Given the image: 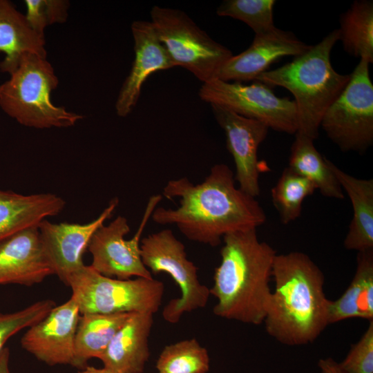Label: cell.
I'll list each match as a JSON object with an SVG mask.
<instances>
[{"instance_id":"6da1fadb","label":"cell","mask_w":373,"mask_h":373,"mask_svg":"<svg viewBox=\"0 0 373 373\" xmlns=\"http://www.w3.org/2000/svg\"><path fill=\"white\" fill-rule=\"evenodd\" d=\"M168 199L178 198L175 209L156 207L151 218L161 225H175L191 241L217 247L229 233L256 229L266 215L256 198L235 185L225 164L213 166L200 184L187 178L169 180L163 189Z\"/></svg>"},{"instance_id":"7a4b0ae2","label":"cell","mask_w":373,"mask_h":373,"mask_svg":"<svg viewBox=\"0 0 373 373\" xmlns=\"http://www.w3.org/2000/svg\"><path fill=\"white\" fill-rule=\"evenodd\" d=\"M271 293L263 323L268 334L288 345L316 340L329 325V301L321 269L305 254H276Z\"/></svg>"},{"instance_id":"3957f363","label":"cell","mask_w":373,"mask_h":373,"mask_svg":"<svg viewBox=\"0 0 373 373\" xmlns=\"http://www.w3.org/2000/svg\"><path fill=\"white\" fill-rule=\"evenodd\" d=\"M221 260L210 294L217 299L213 314L251 325L263 323L271 290L269 282L276 251L258 240L256 229L223 237Z\"/></svg>"},{"instance_id":"277c9868","label":"cell","mask_w":373,"mask_h":373,"mask_svg":"<svg viewBox=\"0 0 373 373\" xmlns=\"http://www.w3.org/2000/svg\"><path fill=\"white\" fill-rule=\"evenodd\" d=\"M339 41L336 29L304 53L274 70L259 75L254 81L268 86H280L288 90L295 99L298 130L296 134L313 140L318 136L322 117L350 80L333 68L330 56Z\"/></svg>"},{"instance_id":"5b68a950","label":"cell","mask_w":373,"mask_h":373,"mask_svg":"<svg viewBox=\"0 0 373 373\" xmlns=\"http://www.w3.org/2000/svg\"><path fill=\"white\" fill-rule=\"evenodd\" d=\"M10 75L0 85V107L20 124L39 129L66 128L83 118L51 102L59 79L46 58L26 53Z\"/></svg>"},{"instance_id":"8992f818","label":"cell","mask_w":373,"mask_h":373,"mask_svg":"<svg viewBox=\"0 0 373 373\" xmlns=\"http://www.w3.org/2000/svg\"><path fill=\"white\" fill-rule=\"evenodd\" d=\"M66 285L81 314L157 312L164 285L160 280L136 278L121 280L104 276L90 265L73 274Z\"/></svg>"},{"instance_id":"52a82bcc","label":"cell","mask_w":373,"mask_h":373,"mask_svg":"<svg viewBox=\"0 0 373 373\" xmlns=\"http://www.w3.org/2000/svg\"><path fill=\"white\" fill-rule=\"evenodd\" d=\"M151 23L175 66L190 71L203 83L216 79L233 56L227 47L212 39L184 12L155 6Z\"/></svg>"},{"instance_id":"ba28073f","label":"cell","mask_w":373,"mask_h":373,"mask_svg":"<svg viewBox=\"0 0 373 373\" xmlns=\"http://www.w3.org/2000/svg\"><path fill=\"white\" fill-rule=\"evenodd\" d=\"M361 59L347 85L324 113L321 126L343 152L365 153L373 144V84Z\"/></svg>"},{"instance_id":"9c48e42d","label":"cell","mask_w":373,"mask_h":373,"mask_svg":"<svg viewBox=\"0 0 373 373\" xmlns=\"http://www.w3.org/2000/svg\"><path fill=\"white\" fill-rule=\"evenodd\" d=\"M140 250L142 262L151 274H169L180 289V296L171 300L164 307V320L176 323L184 313L207 305L210 289L200 283L198 267L188 258L184 244L171 229H165L143 238Z\"/></svg>"},{"instance_id":"30bf717a","label":"cell","mask_w":373,"mask_h":373,"mask_svg":"<svg viewBox=\"0 0 373 373\" xmlns=\"http://www.w3.org/2000/svg\"><path fill=\"white\" fill-rule=\"evenodd\" d=\"M200 99L230 110L247 118L259 121L269 128L289 134L298 130L295 102L279 97L267 85L255 81L250 85L214 79L203 83Z\"/></svg>"},{"instance_id":"8fae6325","label":"cell","mask_w":373,"mask_h":373,"mask_svg":"<svg viewBox=\"0 0 373 373\" xmlns=\"http://www.w3.org/2000/svg\"><path fill=\"white\" fill-rule=\"evenodd\" d=\"M161 195L151 196L136 233L130 240L127 219L118 216L108 225H102L93 234L88 250L92 256L90 265L98 273L111 278L127 280L131 277L153 278L141 258L140 240L151 215L161 201Z\"/></svg>"},{"instance_id":"7c38bea8","label":"cell","mask_w":373,"mask_h":373,"mask_svg":"<svg viewBox=\"0 0 373 373\" xmlns=\"http://www.w3.org/2000/svg\"><path fill=\"white\" fill-rule=\"evenodd\" d=\"M119 200L113 198L99 216L86 224L52 223L46 219L38 224L41 244L54 274L66 285L85 265L83 255L95 232L110 218Z\"/></svg>"},{"instance_id":"4fadbf2b","label":"cell","mask_w":373,"mask_h":373,"mask_svg":"<svg viewBox=\"0 0 373 373\" xmlns=\"http://www.w3.org/2000/svg\"><path fill=\"white\" fill-rule=\"evenodd\" d=\"M211 106L216 120L225 133L227 147L235 163L234 178L238 188L256 198L260 193L258 149L269 128L259 121L217 105Z\"/></svg>"},{"instance_id":"5bb4252c","label":"cell","mask_w":373,"mask_h":373,"mask_svg":"<svg viewBox=\"0 0 373 373\" xmlns=\"http://www.w3.org/2000/svg\"><path fill=\"white\" fill-rule=\"evenodd\" d=\"M70 298L53 307L40 321L28 328L21 339L22 347L48 365L75 364V341L80 317Z\"/></svg>"},{"instance_id":"9a60e30c","label":"cell","mask_w":373,"mask_h":373,"mask_svg":"<svg viewBox=\"0 0 373 373\" xmlns=\"http://www.w3.org/2000/svg\"><path fill=\"white\" fill-rule=\"evenodd\" d=\"M310 46L292 32L275 27L267 32L256 34L250 46L241 53L233 55L221 68L216 79L240 83L255 80L276 60L285 56H298Z\"/></svg>"},{"instance_id":"2e32d148","label":"cell","mask_w":373,"mask_h":373,"mask_svg":"<svg viewBox=\"0 0 373 373\" xmlns=\"http://www.w3.org/2000/svg\"><path fill=\"white\" fill-rule=\"evenodd\" d=\"M131 32L135 59L115 102V111L120 117H126L132 112L140 97L142 85L152 73L175 67L151 21H133Z\"/></svg>"},{"instance_id":"e0dca14e","label":"cell","mask_w":373,"mask_h":373,"mask_svg":"<svg viewBox=\"0 0 373 373\" xmlns=\"http://www.w3.org/2000/svg\"><path fill=\"white\" fill-rule=\"evenodd\" d=\"M54 274L44 250L38 226L0 241V285L32 286Z\"/></svg>"},{"instance_id":"ac0fdd59","label":"cell","mask_w":373,"mask_h":373,"mask_svg":"<svg viewBox=\"0 0 373 373\" xmlns=\"http://www.w3.org/2000/svg\"><path fill=\"white\" fill-rule=\"evenodd\" d=\"M153 324V314L133 313L99 358L104 367L115 373H142L150 356Z\"/></svg>"},{"instance_id":"d6986e66","label":"cell","mask_w":373,"mask_h":373,"mask_svg":"<svg viewBox=\"0 0 373 373\" xmlns=\"http://www.w3.org/2000/svg\"><path fill=\"white\" fill-rule=\"evenodd\" d=\"M65 200L53 193L23 195L0 189V241L64 209Z\"/></svg>"},{"instance_id":"ffe728a7","label":"cell","mask_w":373,"mask_h":373,"mask_svg":"<svg viewBox=\"0 0 373 373\" xmlns=\"http://www.w3.org/2000/svg\"><path fill=\"white\" fill-rule=\"evenodd\" d=\"M329 169L348 195L353 218L344 240V247L358 252L373 249V180L352 176L327 160Z\"/></svg>"},{"instance_id":"44dd1931","label":"cell","mask_w":373,"mask_h":373,"mask_svg":"<svg viewBox=\"0 0 373 373\" xmlns=\"http://www.w3.org/2000/svg\"><path fill=\"white\" fill-rule=\"evenodd\" d=\"M0 52L5 54L0 70L9 74L17 68L26 53L47 57L44 37L36 33L25 15L7 0H0Z\"/></svg>"},{"instance_id":"7402d4cb","label":"cell","mask_w":373,"mask_h":373,"mask_svg":"<svg viewBox=\"0 0 373 373\" xmlns=\"http://www.w3.org/2000/svg\"><path fill=\"white\" fill-rule=\"evenodd\" d=\"M354 276L337 300L329 301V325L352 318L373 321V249L358 252Z\"/></svg>"},{"instance_id":"603a6c76","label":"cell","mask_w":373,"mask_h":373,"mask_svg":"<svg viewBox=\"0 0 373 373\" xmlns=\"http://www.w3.org/2000/svg\"><path fill=\"white\" fill-rule=\"evenodd\" d=\"M132 314H81L75 335L74 367L84 368L89 359H99L113 337Z\"/></svg>"},{"instance_id":"cb8c5ba5","label":"cell","mask_w":373,"mask_h":373,"mask_svg":"<svg viewBox=\"0 0 373 373\" xmlns=\"http://www.w3.org/2000/svg\"><path fill=\"white\" fill-rule=\"evenodd\" d=\"M327 160L316 149L312 139L296 134L288 167L309 180L323 196L344 199L343 189L329 169Z\"/></svg>"},{"instance_id":"d4e9b609","label":"cell","mask_w":373,"mask_h":373,"mask_svg":"<svg viewBox=\"0 0 373 373\" xmlns=\"http://www.w3.org/2000/svg\"><path fill=\"white\" fill-rule=\"evenodd\" d=\"M339 40L350 55L373 63V2L354 1L340 17Z\"/></svg>"},{"instance_id":"484cf974","label":"cell","mask_w":373,"mask_h":373,"mask_svg":"<svg viewBox=\"0 0 373 373\" xmlns=\"http://www.w3.org/2000/svg\"><path fill=\"white\" fill-rule=\"evenodd\" d=\"M316 190L314 184L289 167L285 168L271 189L273 204L284 224L298 218L306 197Z\"/></svg>"},{"instance_id":"4316f807","label":"cell","mask_w":373,"mask_h":373,"mask_svg":"<svg viewBox=\"0 0 373 373\" xmlns=\"http://www.w3.org/2000/svg\"><path fill=\"white\" fill-rule=\"evenodd\" d=\"M156 368L164 373H208L210 358L207 350L195 338L186 339L165 346Z\"/></svg>"},{"instance_id":"83f0119b","label":"cell","mask_w":373,"mask_h":373,"mask_svg":"<svg viewBox=\"0 0 373 373\" xmlns=\"http://www.w3.org/2000/svg\"><path fill=\"white\" fill-rule=\"evenodd\" d=\"M275 0H225L218 6L216 13L229 17L249 26L256 34L272 30Z\"/></svg>"},{"instance_id":"f1b7e54d","label":"cell","mask_w":373,"mask_h":373,"mask_svg":"<svg viewBox=\"0 0 373 373\" xmlns=\"http://www.w3.org/2000/svg\"><path fill=\"white\" fill-rule=\"evenodd\" d=\"M55 307L52 300H39L16 312H0V352L12 336L43 319Z\"/></svg>"},{"instance_id":"f546056e","label":"cell","mask_w":373,"mask_h":373,"mask_svg":"<svg viewBox=\"0 0 373 373\" xmlns=\"http://www.w3.org/2000/svg\"><path fill=\"white\" fill-rule=\"evenodd\" d=\"M26 19L30 28L44 37L45 28L55 23H64L68 17L69 1L66 0H26Z\"/></svg>"},{"instance_id":"4dcf8cb0","label":"cell","mask_w":373,"mask_h":373,"mask_svg":"<svg viewBox=\"0 0 373 373\" xmlns=\"http://www.w3.org/2000/svg\"><path fill=\"white\" fill-rule=\"evenodd\" d=\"M338 364L344 373H373V321H369L365 332Z\"/></svg>"},{"instance_id":"1f68e13d","label":"cell","mask_w":373,"mask_h":373,"mask_svg":"<svg viewBox=\"0 0 373 373\" xmlns=\"http://www.w3.org/2000/svg\"><path fill=\"white\" fill-rule=\"evenodd\" d=\"M318 365L321 373H344L339 364L332 358H321Z\"/></svg>"},{"instance_id":"d6a6232c","label":"cell","mask_w":373,"mask_h":373,"mask_svg":"<svg viewBox=\"0 0 373 373\" xmlns=\"http://www.w3.org/2000/svg\"><path fill=\"white\" fill-rule=\"evenodd\" d=\"M10 350L4 347L0 352V373H10Z\"/></svg>"},{"instance_id":"836d02e7","label":"cell","mask_w":373,"mask_h":373,"mask_svg":"<svg viewBox=\"0 0 373 373\" xmlns=\"http://www.w3.org/2000/svg\"><path fill=\"white\" fill-rule=\"evenodd\" d=\"M78 373H115L114 372L103 367L102 368H97L93 366H86L84 370L79 371Z\"/></svg>"},{"instance_id":"e575fe53","label":"cell","mask_w":373,"mask_h":373,"mask_svg":"<svg viewBox=\"0 0 373 373\" xmlns=\"http://www.w3.org/2000/svg\"><path fill=\"white\" fill-rule=\"evenodd\" d=\"M158 373H164V372H158Z\"/></svg>"}]
</instances>
